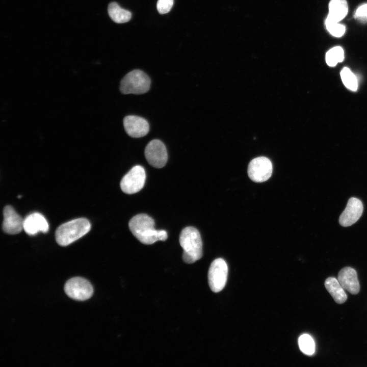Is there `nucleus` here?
<instances>
[{"mask_svg":"<svg viewBox=\"0 0 367 367\" xmlns=\"http://www.w3.org/2000/svg\"><path fill=\"white\" fill-rule=\"evenodd\" d=\"M129 228L133 235L142 243L150 245L158 241H165L168 238L165 230H156L154 220L145 214H138L128 223Z\"/></svg>","mask_w":367,"mask_h":367,"instance_id":"obj_1","label":"nucleus"},{"mask_svg":"<svg viewBox=\"0 0 367 367\" xmlns=\"http://www.w3.org/2000/svg\"><path fill=\"white\" fill-rule=\"evenodd\" d=\"M179 243L183 249L182 259L193 264L202 256V242L199 231L195 227L184 228L179 235Z\"/></svg>","mask_w":367,"mask_h":367,"instance_id":"obj_2","label":"nucleus"},{"mask_svg":"<svg viewBox=\"0 0 367 367\" xmlns=\"http://www.w3.org/2000/svg\"><path fill=\"white\" fill-rule=\"evenodd\" d=\"M90 228L91 224L86 218L72 220L58 227L55 233L56 240L59 245L66 246L85 235Z\"/></svg>","mask_w":367,"mask_h":367,"instance_id":"obj_3","label":"nucleus"},{"mask_svg":"<svg viewBox=\"0 0 367 367\" xmlns=\"http://www.w3.org/2000/svg\"><path fill=\"white\" fill-rule=\"evenodd\" d=\"M150 80L143 71L134 70L126 74L121 80L120 90L124 94H142L150 89Z\"/></svg>","mask_w":367,"mask_h":367,"instance_id":"obj_4","label":"nucleus"},{"mask_svg":"<svg viewBox=\"0 0 367 367\" xmlns=\"http://www.w3.org/2000/svg\"><path fill=\"white\" fill-rule=\"evenodd\" d=\"M227 265L223 258H217L211 263L208 272V281L213 292L218 293L223 290L227 281Z\"/></svg>","mask_w":367,"mask_h":367,"instance_id":"obj_5","label":"nucleus"},{"mask_svg":"<svg viewBox=\"0 0 367 367\" xmlns=\"http://www.w3.org/2000/svg\"><path fill=\"white\" fill-rule=\"evenodd\" d=\"M146 173L144 168L140 165L133 167L122 178L120 188L127 194H133L140 191L144 187Z\"/></svg>","mask_w":367,"mask_h":367,"instance_id":"obj_6","label":"nucleus"},{"mask_svg":"<svg viewBox=\"0 0 367 367\" xmlns=\"http://www.w3.org/2000/svg\"><path fill=\"white\" fill-rule=\"evenodd\" d=\"M64 290L70 298L78 301H85L92 295L93 289L91 284L81 277H74L65 283Z\"/></svg>","mask_w":367,"mask_h":367,"instance_id":"obj_7","label":"nucleus"},{"mask_svg":"<svg viewBox=\"0 0 367 367\" xmlns=\"http://www.w3.org/2000/svg\"><path fill=\"white\" fill-rule=\"evenodd\" d=\"M273 167L270 160L265 156L256 158L251 161L248 167L249 178L253 181L261 182L271 176Z\"/></svg>","mask_w":367,"mask_h":367,"instance_id":"obj_8","label":"nucleus"},{"mask_svg":"<svg viewBox=\"0 0 367 367\" xmlns=\"http://www.w3.org/2000/svg\"><path fill=\"white\" fill-rule=\"evenodd\" d=\"M145 156L148 163L156 168L164 167L168 159L164 144L157 139L151 141L147 145L145 149Z\"/></svg>","mask_w":367,"mask_h":367,"instance_id":"obj_9","label":"nucleus"},{"mask_svg":"<svg viewBox=\"0 0 367 367\" xmlns=\"http://www.w3.org/2000/svg\"><path fill=\"white\" fill-rule=\"evenodd\" d=\"M363 209V204L360 200L355 197L350 198L339 217V224L343 227L354 224L362 215Z\"/></svg>","mask_w":367,"mask_h":367,"instance_id":"obj_10","label":"nucleus"},{"mask_svg":"<svg viewBox=\"0 0 367 367\" xmlns=\"http://www.w3.org/2000/svg\"><path fill=\"white\" fill-rule=\"evenodd\" d=\"M4 220L2 228L6 233L10 234H17L23 229L24 219L11 205H7L3 211Z\"/></svg>","mask_w":367,"mask_h":367,"instance_id":"obj_11","label":"nucleus"},{"mask_svg":"<svg viewBox=\"0 0 367 367\" xmlns=\"http://www.w3.org/2000/svg\"><path fill=\"white\" fill-rule=\"evenodd\" d=\"M123 126L126 133L133 138L142 137L149 130V124L144 118L134 115L124 117Z\"/></svg>","mask_w":367,"mask_h":367,"instance_id":"obj_12","label":"nucleus"},{"mask_svg":"<svg viewBox=\"0 0 367 367\" xmlns=\"http://www.w3.org/2000/svg\"><path fill=\"white\" fill-rule=\"evenodd\" d=\"M23 229L28 234L33 235L39 232H47L49 229V225L41 214L34 212L24 218Z\"/></svg>","mask_w":367,"mask_h":367,"instance_id":"obj_13","label":"nucleus"},{"mask_svg":"<svg viewBox=\"0 0 367 367\" xmlns=\"http://www.w3.org/2000/svg\"><path fill=\"white\" fill-rule=\"evenodd\" d=\"M337 279L343 288L350 293L356 295L359 292L360 285L355 269L349 267L343 268L338 273Z\"/></svg>","mask_w":367,"mask_h":367,"instance_id":"obj_14","label":"nucleus"},{"mask_svg":"<svg viewBox=\"0 0 367 367\" xmlns=\"http://www.w3.org/2000/svg\"><path fill=\"white\" fill-rule=\"evenodd\" d=\"M328 8L329 13L326 19L336 22L343 19L348 11L346 0H331Z\"/></svg>","mask_w":367,"mask_h":367,"instance_id":"obj_15","label":"nucleus"},{"mask_svg":"<svg viewBox=\"0 0 367 367\" xmlns=\"http://www.w3.org/2000/svg\"><path fill=\"white\" fill-rule=\"evenodd\" d=\"M325 286L334 300L338 304L344 303L347 296L338 280L333 277H328L325 281Z\"/></svg>","mask_w":367,"mask_h":367,"instance_id":"obj_16","label":"nucleus"},{"mask_svg":"<svg viewBox=\"0 0 367 367\" xmlns=\"http://www.w3.org/2000/svg\"><path fill=\"white\" fill-rule=\"evenodd\" d=\"M108 11L110 18L116 23L128 22L132 17L130 11L122 8L116 2H112L109 5Z\"/></svg>","mask_w":367,"mask_h":367,"instance_id":"obj_17","label":"nucleus"},{"mask_svg":"<svg viewBox=\"0 0 367 367\" xmlns=\"http://www.w3.org/2000/svg\"><path fill=\"white\" fill-rule=\"evenodd\" d=\"M342 82L348 89L355 92L358 89V81L356 75L347 67H344L340 73Z\"/></svg>","mask_w":367,"mask_h":367,"instance_id":"obj_18","label":"nucleus"},{"mask_svg":"<svg viewBox=\"0 0 367 367\" xmlns=\"http://www.w3.org/2000/svg\"><path fill=\"white\" fill-rule=\"evenodd\" d=\"M325 59L327 64L334 67L338 63L342 62L344 60V51L340 46H335L329 49L326 54Z\"/></svg>","mask_w":367,"mask_h":367,"instance_id":"obj_19","label":"nucleus"},{"mask_svg":"<svg viewBox=\"0 0 367 367\" xmlns=\"http://www.w3.org/2000/svg\"><path fill=\"white\" fill-rule=\"evenodd\" d=\"M300 350L304 354L311 355L315 352V343L312 337L308 334L301 335L298 339Z\"/></svg>","mask_w":367,"mask_h":367,"instance_id":"obj_20","label":"nucleus"},{"mask_svg":"<svg viewBox=\"0 0 367 367\" xmlns=\"http://www.w3.org/2000/svg\"><path fill=\"white\" fill-rule=\"evenodd\" d=\"M325 25L326 30L334 37H340L343 36L345 33V26L339 22L332 21L326 19Z\"/></svg>","mask_w":367,"mask_h":367,"instance_id":"obj_21","label":"nucleus"},{"mask_svg":"<svg viewBox=\"0 0 367 367\" xmlns=\"http://www.w3.org/2000/svg\"><path fill=\"white\" fill-rule=\"evenodd\" d=\"M174 0H158L156 8L160 14L169 12L173 5Z\"/></svg>","mask_w":367,"mask_h":367,"instance_id":"obj_22","label":"nucleus"},{"mask_svg":"<svg viewBox=\"0 0 367 367\" xmlns=\"http://www.w3.org/2000/svg\"><path fill=\"white\" fill-rule=\"evenodd\" d=\"M354 17L361 22H367V4H362L357 8Z\"/></svg>","mask_w":367,"mask_h":367,"instance_id":"obj_23","label":"nucleus"}]
</instances>
